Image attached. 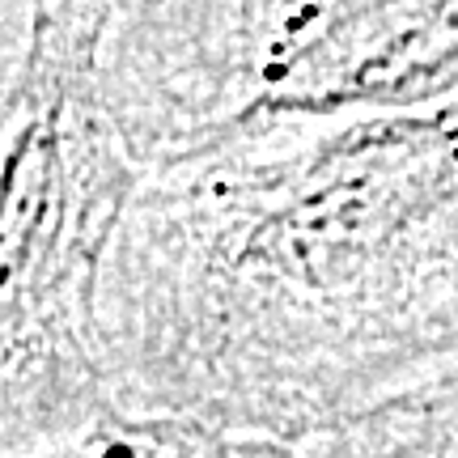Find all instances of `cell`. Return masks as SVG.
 Masks as SVG:
<instances>
[{
  "label": "cell",
  "mask_w": 458,
  "mask_h": 458,
  "mask_svg": "<svg viewBox=\"0 0 458 458\" xmlns=\"http://www.w3.org/2000/svg\"><path fill=\"white\" fill-rule=\"evenodd\" d=\"M106 9H38L0 148V420L106 411L102 250L131 165L94 77Z\"/></svg>",
  "instance_id": "1"
},
{
  "label": "cell",
  "mask_w": 458,
  "mask_h": 458,
  "mask_svg": "<svg viewBox=\"0 0 458 458\" xmlns=\"http://www.w3.org/2000/svg\"><path fill=\"white\" fill-rule=\"evenodd\" d=\"M51 458H221L204 433L174 425H106L81 433Z\"/></svg>",
  "instance_id": "2"
}]
</instances>
